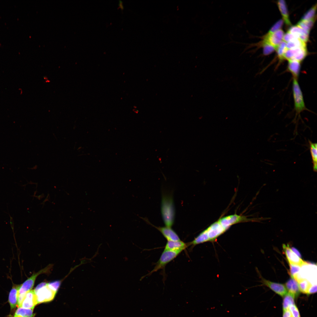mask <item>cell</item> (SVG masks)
<instances>
[{
	"mask_svg": "<svg viewBox=\"0 0 317 317\" xmlns=\"http://www.w3.org/2000/svg\"><path fill=\"white\" fill-rule=\"evenodd\" d=\"M246 220L245 216L236 214L222 217L211 225L202 232L207 238L208 241L213 242L232 225L245 222Z\"/></svg>",
	"mask_w": 317,
	"mask_h": 317,
	"instance_id": "obj_1",
	"label": "cell"
},
{
	"mask_svg": "<svg viewBox=\"0 0 317 317\" xmlns=\"http://www.w3.org/2000/svg\"><path fill=\"white\" fill-rule=\"evenodd\" d=\"M161 213L166 226L171 228L173 225L175 212L173 200L169 196L163 195L161 203Z\"/></svg>",
	"mask_w": 317,
	"mask_h": 317,
	"instance_id": "obj_2",
	"label": "cell"
},
{
	"mask_svg": "<svg viewBox=\"0 0 317 317\" xmlns=\"http://www.w3.org/2000/svg\"><path fill=\"white\" fill-rule=\"evenodd\" d=\"M52 267V264L48 265L38 272L33 273L22 284H20L18 290L17 305L19 307L26 294L32 290L37 277L40 274L49 273Z\"/></svg>",
	"mask_w": 317,
	"mask_h": 317,
	"instance_id": "obj_3",
	"label": "cell"
},
{
	"mask_svg": "<svg viewBox=\"0 0 317 317\" xmlns=\"http://www.w3.org/2000/svg\"><path fill=\"white\" fill-rule=\"evenodd\" d=\"M292 90L296 116H300L302 112L308 110L304 102L302 92L298 79L293 78Z\"/></svg>",
	"mask_w": 317,
	"mask_h": 317,
	"instance_id": "obj_4",
	"label": "cell"
},
{
	"mask_svg": "<svg viewBox=\"0 0 317 317\" xmlns=\"http://www.w3.org/2000/svg\"><path fill=\"white\" fill-rule=\"evenodd\" d=\"M33 290L38 303L51 301L56 294L48 286L45 282L38 284Z\"/></svg>",
	"mask_w": 317,
	"mask_h": 317,
	"instance_id": "obj_5",
	"label": "cell"
},
{
	"mask_svg": "<svg viewBox=\"0 0 317 317\" xmlns=\"http://www.w3.org/2000/svg\"><path fill=\"white\" fill-rule=\"evenodd\" d=\"M180 253L179 252L164 250L154 268L148 274L150 275L159 269L163 268L167 264L175 258Z\"/></svg>",
	"mask_w": 317,
	"mask_h": 317,
	"instance_id": "obj_6",
	"label": "cell"
},
{
	"mask_svg": "<svg viewBox=\"0 0 317 317\" xmlns=\"http://www.w3.org/2000/svg\"><path fill=\"white\" fill-rule=\"evenodd\" d=\"M307 54L306 47L287 49L284 53V58L288 60H295L301 62L305 58Z\"/></svg>",
	"mask_w": 317,
	"mask_h": 317,
	"instance_id": "obj_7",
	"label": "cell"
},
{
	"mask_svg": "<svg viewBox=\"0 0 317 317\" xmlns=\"http://www.w3.org/2000/svg\"><path fill=\"white\" fill-rule=\"evenodd\" d=\"M283 248L289 263L301 267L307 263L293 252L288 245L283 244Z\"/></svg>",
	"mask_w": 317,
	"mask_h": 317,
	"instance_id": "obj_8",
	"label": "cell"
},
{
	"mask_svg": "<svg viewBox=\"0 0 317 317\" xmlns=\"http://www.w3.org/2000/svg\"><path fill=\"white\" fill-rule=\"evenodd\" d=\"M284 33L281 29H279L272 33H267L264 37L263 41H266L276 49L283 40Z\"/></svg>",
	"mask_w": 317,
	"mask_h": 317,
	"instance_id": "obj_9",
	"label": "cell"
},
{
	"mask_svg": "<svg viewBox=\"0 0 317 317\" xmlns=\"http://www.w3.org/2000/svg\"><path fill=\"white\" fill-rule=\"evenodd\" d=\"M262 282L264 285L268 287L272 291L281 297H283L287 293V291L285 285L283 284L273 282L262 278Z\"/></svg>",
	"mask_w": 317,
	"mask_h": 317,
	"instance_id": "obj_10",
	"label": "cell"
},
{
	"mask_svg": "<svg viewBox=\"0 0 317 317\" xmlns=\"http://www.w3.org/2000/svg\"><path fill=\"white\" fill-rule=\"evenodd\" d=\"M38 304L33 290H31L26 294L19 307L33 309Z\"/></svg>",
	"mask_w": 317,
	"mask_h": 317,
	"instance_id": "obj_11",
	"label": "cell"
},
{
	"mask_svg": "<svg viewBox=\"0 0 317 317\" xmlns=\"http://www.w3.org/2000/svg\"><path fill=\"white\" fill-rule=\"evenodd\" d=\"M288 31L306 43L308 40L309 32L303 29L297 25L291 26Z\"/></svg>",
	"mask_w": 317,
	"mask_h": 317,
	"instance_id": "obj_12",
	"label": "cell"
},
{
	"mask_svg": "<svg viewBox=\"0 0 317 317\" xmlns=\"http://www.w3.org/2000/svg\"><path fill=\"white\" fill-rule=\"evenodd\" d=\"M154 227L161 233L167 241L181 240L177 233L171 228L166 227Z\"/></svg>",
	"mask_w": 317,
	"mask_h": 317,
	"instance_id": "obj_13",
	"label": "cell"
},
{
	"mask_svg": "<svg viewBox=\"0 0 317 317\" xmlns=\"http://www.w3.org/2000/svg\"><path fill=\"white\" fill-rule=\"evenodd\" d=\"M188 246L187 244L181 240L180 241H167L164 250L181 252Z\"/></svg>",
	"mask_w": 317,
	"mask_h": 317,
	"instance_id": "obj_14",
	"label": "cell"
},
{
	"mask_svg": "<svg viewBox=\"0 0 317 317\" xmlns=\"http://www.w3.org/2000/svg\"><path fill=\"white\" fill-rule=\"evenodd\" d=\"M286 287L288 293L292 295L295 299L299 296L300 291L297 281L293 277H291L286 283Z\"/></svg>",
	"mask_w": 317,
	"mask_h": 317,
	"instance_id": "obj_15",
	"label": "cell"
},
{
	"mask_svg": "<svg viewBox=\"0 0 317 317\" xmlns=\"http://www.w3.org/2000/svg\"><path fill=\"white\" fill-rule=\"evenodd\" d=\"M301 68V62L295 60H289L287 70L291 73L293 78L298 79Z\"/></svg>",
	"mask_w": 317,
	"mask_h": 317,
	"instance_id": "obj_16",
	"label": "cell"
},
{
	"mask_svg": "<svg viewBox=\"0 0 317 317\" xmlns=\"http://www.w3.org/2000/svg\"><path fill=\"white\" fill-rule=\"evenodd\" d=\"M20 285H14L9 293L8 301L11 310H14L18 303V290Z\"/></svg>",
	"mask_w": 317,
	"mask_h": 317,
	"instance_id": "obj_17",
	"label": "cell"
},
{
	"mask_svg": "<svg viewBox=\"0 0 317 317\" xmlns=\"http://www.w3.org/2000/svg\"><path fill=\"white\" fill-rule=\"evenodd\" d=\"M282 317H301L299 309L295 302L282 308Z\"/></svg>",
	"mask_w": 317,
	"mask_h": 317,
	"instance_id": "obj_18",
	"label": "cell"
},
{
	"mask_svg": "<svg viewBox=\"0 0 317 317\" xmlns=\"http://www.w3.org/2000/svg\"><path fill=\"white\" fill-rule=\"evenodd\" d=\"M277 4L282 15L284 21L286 25H291V23L289 19L288 9L285 1L279 0L277 1Z\"/></svg>",
	"mask_w": 317,
	"mask_h": 317,
	"instance_id": "obj_19",
	"label": "cell"
},
{
	"mask_svg": "<svg viewBox=\"0 0 317 317\" xmlns=\"http://www.w3.org/2000/svg\"><path fill=\"white\" fill-rule=\"evenodd\" d=\"M310 144V149L311 152L312 163L313 169L314 172H316L317 170V145L316 143H313L309 141Z\"/></svg>",
	"mask_w": 317,
	"mask_h": 317,
	"instance_id": "obj_20",
	"label": "cell"
},
{
	"mask_svg": "<svg viewBox=\"0 0 317 317\" xmlns=\"http://www.w3.org/2000/svg\"><path fill=\"white\" fill-rule=\"evenodd\" d=\"M34 316L33 309L18 307L13 317H34Z\"/></svg>",
	"mask_w": 317,
	"mask_h": 317,
	"instance_id": "obj_21",
	"label": "cell"
},
{
	"mask_svg": "<svg viewBox=\"0 0 317 317\" xmlns=\"http://www.w3.org/2000/svg\"><path fill=\"white\" fill-rule=\"evenodd\" d=\"M286 47L288 49L300 47H306V43L299 38H296L286 43Z\"/></svg>",
	"mask_w": 317,
	"mask_h": 317,
	"instance_id": "obj_22",
	"label": "cell"
},
{
	"mask_svg": "<svg viewBox=\"0 0 317 317\" xmlns=\"http://www.w3.org/2000/svg\"><path fill=\"white\" fill-rule=\"evenodd\" d=\"M316 5V4L308 11L303 15L301 20L307 21L315 18Z\"/></svg>",
	"mask_w": 317,
	"mask_h": 317,
	"instance_id": "obj_23",
	"label": "cell"
},
{
	"mask_svg": "<svg viewBox=\"0 0 317 317\" xmlns=\"http://www.w3.org/2000/svg\"><path fill=\"white\" fill-rule=\"evenodd\" d=\"M286 43L282 41L276 48L278 56L280 61L284 59V54L287 49Z\"/></svg>",
	"mask_w": 317,
	"mask_h": 317,
	"instance_id": "obj_24",
	"label": "cell"
},
{
	"mask_svg": "<svg viewBox=\"0 0 317 317\" xmlns=\"http://www.w3.org/2000/svg\"><path fill=\"white\" fill-rule=\"evenodd\" d=\"M260 44L263 48V52L264 55H269L273 52L275 48L268 42L263 40L261 43Z\"/></svg>",
	"mask_w": 317,
	"mask_h": 317,
	"instance_id": "obj_25",
	"label": "cell"
},
{
	"mask_svg": "<svg viewBox=\"0 0 317 317\" xmlns=\"http://www.w3.org/2000/svg\"><path fill=\"white\" fill-rule=\"evenodd\" d=\"M284 21L283 19H280L277 21L271 27L267 33L270 34L280 29L283 25Z\"/></svg>",
	"mask_w": 317,
	"mask_h": 317,
	"instance_id": "obj_26",
	"label": "cell"
},
{
	"mask_svg": "<svg viewBox=\"0 0 317 317\" xmlns=\"http://www.w3.org/2000/svg\"><path fill=\"white\" fill-rule=\"evenodd\" d=\"M289 265L291 277H293L300 272L301 267L298 265L289 263Z\"/></svg>",
	"mask_w": 317,
	"mask_h": 317,
	"instance_id": "obj_27",
	"label": "cell"
},
{
	"mask_svg": "<svg viewBox=\"0 0 317 317\" xmlns=\"http://www.w3.org/2000/svg\"><path fill=\"white\" fill-rule=\"evenodd\" d=\"M61 283V281H56L47 283V285L50 289L57 293Z\"/></svg>",
	"mask_w": 317,
	"mask_h": 317,
	"instance_id": "obj_28",
	"label": "cell"
},
{
	"mask_svg": "<svg viewBox=\"0 0 317 317\" xmlns=\"http://www.w3.org/2000/svg\"><path fill=\"white\" fill-rule=\"evenodd\" d=\"M296 38H298L293 34L287 31L286 33L284 34L283 40V41L286 43Z\"/></svg>",
	"mask_w": 317,
	"mask_h": 317,
	"instance_id": "obj_29",
	"label": "cell"
},
{
	"mask_svg": "<svg viewBox=\"0 0 317 317\" xmlns=\"http://www.w3.org/2000/svg\"><path fill=\"white\" fill-rule=\"evenodd\" d=\"M291 250L296 253L297 255H298L299 257H301V255L299 252L295 248L292 247L291 249Z\"/></svg>",
	"mask_w": 317,
	"mask_h": 317,
	"instance_id": "obj_30",
	"label": "cell"
},
{
	"mask_svg": "<svg viewBox=\"0 0 317 317\" xmlns=\"http://www.w3.org/2000/svg\"><path fill=\"white\" fill-rule=\"evenodd\" d=\"M119 7L120 8L121 10H123L124 7L123 4V2L122 0H119Z\"/></svg>",
	"mask_w": 317,
	"mask_h": 317,
	"instance_id": "obj_31",
	"label": "cell"
}]
</instances>
